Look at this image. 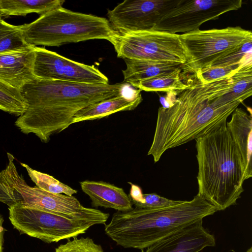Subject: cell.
<instances>
[{"mask_svg": "<svg viewBox=\"0 0 252 252\" xmlns=\"http://www.w3.org/2000/svg\"><path fill=\"white\" fill-rule=\"evenodd\" d=\"M24 167L31 180L36 186L45 191L53 193L63 194L73 196L77 193V190L61 182L54 177L33 169L28 164L20 163Z\"/></svg>", "mask_w": 252, "mask_h": 252, "instance_id": "22", "label": "cell"}, {"mask_svg": "<svg viewBox=\"0 0 252 252\" xmlns=\"http://www.w3.org/2000/svg\"><path fill=\"white\" fill-rule=\"evenodd\" d=\"M179 36L187 58L182 70L184 73L194 74L212 66L239 50L246 42L252 41V32L240 27L198 29Z\"/></svg>", "mask_w": 252, "mask_h": 252, "instance_id": "7", "label": "cell"}, {"mask_svg": "<svg viewBox=\"0 0 252 252\" xmlns=\"http://www.w3.org/2000/svg\"><path fill=\"white\" fill-rule=\"evenodd\" d=\"M247 252H252V248L251 247L248 250H247Z\"/></svg>", "mask_w": 252, "mask_h": 252, "instance_id": "31", "label": "cell"}, {"mask_svg": "<svg viewBox=\"0 0 252 252\" xmlns=\"http://www.w3.org/2000/svg\"><path fill=\"white\" fill-rule=\"evenodd\" d=\"M9 219L20 234L47 243L77 237L95 224H105L109 214L98 209L77 216L61 215L19 203L8 207Z\"/></svg>", "mask_w": 252, "mask_h": 252, "instance_id": "6", "label": "cell"}, {"mask_svg": "<svg viewBox=\"0 0 252 252\" xmlns=\"http://www.w3.org/2000/svg\"><path fill=\"white\" fill-rule=\"evenodd\" d=\"M35 46L0 53V82L20 90L35 79L33 63Z\"/></svg>", "mask_w": 252, "mask_h": 252, "instance_id": "14", "label": "cell"}, {"mask_svg": "<svg viewBox=\"0 0 252 252\" xmlns=\"http://www.w3.org/2000/svg\"><path fill=\"white\" fill-rule=\"evenodd\" d=\"M182 202L181 200L167 199L153 193L143 194V202L135 206L142 208L157 209L176 205Z\"/></svg>", "mask_w": 252, "mask_h": 252, "instance_id": "27", "label": "cell"}, {"mask_svg": "<svg viewBox=\"0 0 252 252\" xmlns=\"http://www.w3.org/2000/svg\"><path fill=\"white\" fill-rule=\"evenodd\" d=\"M126 68L122 70L124 81L132 87L139 82L169 73L182 64L149 60L124 59Z\"/></svg>", "mask_w": 252, "mask_h": 252, "instance_id": "18", "label": "cell"}, {"mask_svg": "<svg viewBox=\"0 0 252 252\" xmlns=\"http://www.w3.org/2000/svg\"><path fill=\"white\" fill-rule=\"evenodd\" d=\"M252 41L245 43L239 50L221 58L212 66H227L240 64L252 53Z\"/></svg>", "mask_w": 252, "mask_h": 252, "instance_id": "26", "label": "cell"}, {"mask_svg": "<svg viewBox=\"0 0 252 252\" xmlns=\"http://www.w3.org/2000/svg\"><path fill=\"white\" fill-rule=\"evenodd\" d=\"M132 86L124 82L91 84L35 78L20 92L27 106L15 126L47 143L51 136L71 125L74 116L92 104L122 95Z\"/></svg>", "mask_w": 252, "mask_h": 252, "instance_id": "2", "label": "cell"}, {"mask_svg": "<svg viewBox=\"0 0 252 252\" xmlns=\"http://www.w3.org/2000/svg\"><path fill=\"white\" fill-rule=\"evenodd\" d=\"M242 3L241 0H179L153 30L174 34L191 32L208 21L240 9Z\"/></svg>", "mask_w": 252, "mask_h": 252, "instance_id": "10", "label": "cell"}, {"mask_svg": "<svg viewBox=\"0 0 252 252\" xmlns=\"http://www.w3.org/2000/svg\"><path fill=\"white\" fill-rule=\"evenodd\" d=\"M1 19V17L0 16V20Z\"/></svg>", "mask_w": 252, "mask_h": 252, "instance_id": "33", "label": "cell"}, {"mask_svg": "<svg viewBox=\"0 0 252 252\" xmlns=\"http://www.w3.org/2000/svg\"><path fill=\"white\" fill-rule=\"evenodd\" d=\"M128 183L131 187L128 196L132 204L136 205L142 203L143 202V194L141 188L130 182H128Z\"/></svg>", "mask_w": 252, "mask_h": 252, "instance_id": "28", "label": "cell"}, {"mask_svg": "<svg viewBox=\"0 0 252 252\" xmlns=\"http://www.w3.org/2000/svg\"><path fill=\"white\" fill-rule=\"evenodd\" d=\"M63 0H0V16H26L36 13L40 15L62 7Z\"/></svg>", "mask_w": 252, "mask_h": 252, "instance_id": "19", "label": "cell"}, {"mask_svg": "<svg viewBox=\"0 0 252 252\" xmlns=\"http://www.w3.org/2000/svg\"><path fill=\"white\" fill-rule=\"evenodd\" d=\"M180 34L154 30L128 33L117 32L109 41L118 58L183 65L187 61Z\"/></svg>", "mask_w": 252, "mask_h": 252, "instance_id": "8", "label": "cell"}, {"mask_svg": "<svg viewBox=\"0 0 252 252\" xmlns=\"http://www.w3.org/2000/svg\"><path fill=\"white\" fill-rule=\"evenodd\" d=\"M214 236L203 226L200 220L156 242L142 252H199L214 247Z\"/></svg>", "mask_w": 252, "mask_h": 252, "instance_id": "13", "label": "cell"}, {"mask_svg": "<svg viewBox=\"0 0 252 252\" xmlns=\"http://www.w3.org/2000/svg\"><path fill=\"white\" fill-rule=\"evenodd\" d=\"M27 108L19 90L0 82V110L20 116Z\"/></svg>", "mask_w": 252, "mask_h": 252, "instance_id": "23", "label": "cell"}, {"mask_svg": "<svg viewBox=\"0 0 252 252\" xmlns=\"http://www.w3.org/2000/svg\"><path fill=\"white\" fill-rule=\"evenodd\" d=\"M198 194L190 201L157 209L133 208L114 213L105 232L117 245L141 250L217 212Z\"/></svg>", "mask_w": 252, "mask_h": 252, "instance_id": "3", "label": "cell"}, {"mask_svg": "<svg viewBox=\"0 0 252 252\" xmlns=\"http://www.w3.org/2000/svg\"><path fill=\"white\" fill-rule=\"evenodd\" d=\"M55 252H104V251L101 245L87 237L68 240L65 244L56 248Z\"/></svg>", "mask_w": 252, "mask_h": 252, "instance_id": "25", "label": "cell"}, {"mask_svg": "<svg viewBox=\"0 0 252 252\" xmlns=\"http://www.w3.org/2000/svg\"><path fill=\"white\" fill-rule=\"evenodd\" d=\"M251 54L252 53L249 54L240 64L227 66H211L196 72L194 74L195 77L203 84L226 77L236 72L247 57Z\"/></svg>", "mask_w": 252, "mask_h": 252, "instance_id": "24", "label": "cell"}, {"mask_svg": "<svg viewBox=\"0 0 252 252\" xmlns=\"http://www.w3.org/2000/svg\"><path fill=\"white\" fill-rule=\"evenodd\" d=\"M179 0H125L108 10V20L119 33L153 30Z\"/></svg>", "mask_w": 252, "mask_h": 252, "instance_id": "12", "label": "cell"}, {"mask_svg": "<svg viewBox=\"0 0 252 252\" xmlns=\"http://www.w3.org/2000/svg\"><path fill=\"white\" fill-rule=\"evenodd\" d=\"M8 163L0 172V183L14 197L16 203L50 213L77 216L92 211L94 209L84 207L73 196L53 193L37 187L30 186L18 172L14 157L7 153Z\"/></svg>", "mask_w": 252, "mask_h": 252, "instance_id": "9", "label": "cell"}, {"mask_svg": "<svg viewBox=\"0 0 252 252\" xmlns=\"http://www.w3.org/2000/svg\"><path fill=\"white\" fill-rule=\"evenodd\" d=\"M25 40L30 45L59 47L92 39L109 41L117 32L107 19L72 11L63 7L45 13L22 25Z\"/></svg>", "mask_w": 252, "mask_h": 252, "instance_id": "5", "label": "cell"}, {"mask_svg": "<svg viewBox=\"0 0 252 252\" xmlns=\"http://www.w3.org/2000/svg\"><path fill=\"white\" fill-rule=\"evenodd\" d=\"M30 45L26 42L22 25L10 24L0 20V53L17 50Z\"/></svg>", "mask_w": 252, "mask_h": 252, "instance_id": "21", "label": "cell"}, {"mask_svg": "<svg viewBox=\"0 0 252 252\" xmlns=\"http://www.w3.org/2000/svg\"><path fill=\"white\" fill-rule=\"evenodd\" d=\"M80 184L82 191L89 196L94 207L111 208L120 212L133 208L130 198L121 188L103 181L86 180Z\"/></svg>", "mask_w": 252, "mask_h": 252, "instance_id": "17", "label": "cell"}, {"mask_svg": "<svg viewBox=\"0 0 252 252\" xmlns=\"http://www.w3.org/2000/svg\"><path fill=\"white\" fill-rule=\"evenodd\" d=\"M234 73L206 84L195 79L178 93L169 108H158L156 129L148 155L158 162L168 149L195 140L227 122L245 100L232 86Z\"/></svg>", "mask_w": 252, "mask_h": 252, "instance_id": "1", "label": "cell"}, {"mask_svg": "<svg viewBox=\"0 0 252 252\" xmlns=\"http://www.w3.org/2000/svg\"><path fill=\"white\" fill-rule=\"evenodd\" d=\"M3 220L0 221V252H2L3 243V235L4 228L2 227Z\"/></svg>", "mask_w": 252, "mask_h": 252, "instance_id": "30", "label": "cell"}, {"mask_svg": "<svg viewBox=\"0 0 252 252\" xmlns=\"http://www.w3.org/2000/svg\"><path fill=\"white\" fill-rule=\"evenodd\" d=\"M3 220L2 216L0 214V221Z\"/></svg>", "mask_w": 252, "mask_h": 252, "instance_id": "32", "label": "cell"}, {"mask_svg": "<svg viewBox=\"0 0 252 252\" xmlns=\"http://www.w3.org/2000/svg\"><path fill=\"white\" fill-rule=\"evenodd\" d=\"M0 202L10 207L16 203L14 197L10 193L6 188L0 183Z\"/></svg>", "mask_w": 252, "mask_h": 252, "instance_id": "29", "label": "cell"}, {"mask_svg": "<svg viewBox=\"0 0 252 252\" xmlns=\"http://www.w3.org/2000/svg\"><path fill=\"white\" fill-rule=\"evenodd\" d=\"M198 166L197 194L222 211L236 204L244 191L241 156L226 122L195 140Z\"/></svg>", "mask_w": 252, "mask_h": 252, "instance_id": "4", "label": "cell"}, {"mask_svg": "<svg viewBox=\"0 0 252 252\" xmlns=\"http://www.w3.org/2000/svg\"><path fill=\"white\" fill-rule=\"evenodd\" d=\"M182 67L172 72L142 80L133 87L146 92H180L188 88L181 78Z\"/></svg>", "mask_w": 252, "mask_h": 252, "instance_id": "20", "label": "cell"}, {"mask_svg": "<svg viewBox=\"0 0 252 252\" xmlns=\"http://www.w3.org/2000/svg\"><path fill=\"white\" fill-rule=\"evenodd\" d=\"M142 100L141 91L133 88L126 94L102 100L82 109L74 116L71 125L99 119L118 112L133 110Z\"/></svg>", "mask_w": 252, "mask_h": 252, "instance_id": "16", "label": "cell"}, {"mask_svg": "<svg viewBox=\"0 0 252 252\" xmlns=\"http://www.w3.org/2000/svg\"><path fill=\"white\" fill-rule=\"evenodd\" d=\"M233 142L241 156L244 181L252 176V117L242 108H237L232 113L231 120L226 122Z\"/></svg>", "mask_w": 252, "mask_h": 252, "instance_id": "15", "label": "cell"}, {"mask_svg": "<svg viewBox=\"0 0 252 252\" xmlns=\"http://www.w3.org/2000/svg\"><path fill=\"white\" fill-rule=\"evenodd\" d=\"M33 74L36 78L91 84H107L97 67L78 63L44 48L35 46Z\"/></svg>", "mask_w": 252, "mask_h": 252, "instance_id": "11", "label": "cell"}]
</instances>
